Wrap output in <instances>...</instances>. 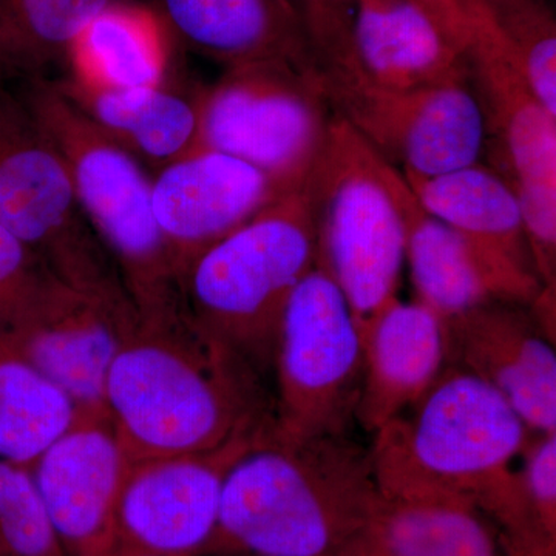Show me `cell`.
<instances>
[{
    "label": "cell",
    "mask_w": 556,
    "mask_h": 556,
    "mask_svg": "<svg viewBox=\"0 0 556 556\" xmlns=\"http://www.w3.org/2000/svg\"><path fill=\"white\" fill-rule=\"evenodd\" d=\"M281 193L255 167L226 153L197 149L152 177V206L164 239L182 269Z\"/></svg>",
    "instance_id": "2e32d148"
},
{
    "label": "cell",
    "mask_w": 556,
    "mask_h": 556,
    "mask_svg": "<svg viewBox=\"0 0 556 556\" xmlns=\"http://www.w3.org/2000/svg\"><path fill=\"white\" fill-rule=\"evenodd\" d=\"M329 556H356L353 554V551H351L350 546L346 548H343L342 552H339V554L329 555Z\"/></svg>",
    "instance_id": "1f68e13d"
},
{
    "label": "cell",
    "mask_w": 556,
    "mask_h": 556,
    "mask_svg": "<svg viewBox=\"0 0 556 556\" xmlns=\"http://www.w3.org/2000/svg\"><path fill=\"white\" fill-rule=\"evenodd\" d=\"M67 164L87 222L108 249L139 317L179 308L178 266L153 214L152 178L53 80L16 87Z\"/></svg>",
    "instance_id": "8992f818"
},
{
    "label": "cell",
    "mask_w": 556,
    "mask_h": 556,
    "mask_svg": "<svg viewBox=\"0 0 556 556\" xmlns=\"http://www.w3.org/2000/svg\"><path fill=\"white\" fill-rule=\"evenodd\" d=\"M292 3H294L295 7L300 5V3L303 2V0H291Z\"/></svg>",
    "instance_id": "836d02e7"
},
{
    "label": "cell",
    "mask_w": 556,
    "mask_h": 556,
    "mask_svg": "<svg viewBox=\"0 0 556 556\" xmlns=\"http://www.w3.org/2000/svg\"><path fill=\"white\" fill-rule=\"evenodd\" d=\"M119 556H166V555H153V554H121Z\"/></svg>",
    "instance_id": "d6a6232c"
},
{
    "label": "cell",
    "mask_w": 556,
    "mask_h": 556,
    "mask_svg": "<svg viewBox=\"0 0 556 556\" xmlns=\"http://www.w3.org/2000/svg\"><path fill=\"white\" fill-rule=\"evenodd\" d=\"M50 274L30 249L0 226V328L9 327Z\"/></svg>",
    "instance_id": "f1b7e54d"
},
{
    "label": "cell",
    "mask_w": 556,
    "mask_h": 556,
    "mask_svg": "<svg viewBox=\"0 0 556 556\" xmlns=\"http://www.w3.org/2000/svg\"><path fill=\"white\" fill-rule=\"evenodd\" d=\"M345 2H351V0H345Z\"/></svg>",
    "instance_id": "e575fe53"
},
{
    "label": "cell",
    "mask_w": 556,
    "mask_h": 556,
    "mask_svg": "<svg viewBox=\"0 0 556 556\" xmlns=\"http://www.w3.org/2000/svg\"><path fill=\"white\" fill-rule=\"evenodd\" d=\"M199 110V149L244 161L281 195L308 181L334 116L313 70L283 61L226 68Z\"/></svg>",
    "instance_id": "9c48e42d"
},
{
    "label": "cell",
    "mask_w": 556,
    "mask_h": 556,
    "mask_svg": "<svg viewBox=\"0 0 556 556\" xmlns=\"http://www.w3.org/2000/svg\"><path fill=\"white\" fill-rule=\"evenodd\" d=\"M500 538L471 504L450 497H380L356 556H501Z\"/></svg>",
    "instance_id": "7402d4cb"
},
{
    "label": "cell",
    "mask_w": 556,
    "mask_h": 556,
    "mask_svg": "<svg viewBox=\"0 0 556 556\" xmlns=\"http://www.w3.org/2000/svg\"><path fill=\"white\" fill-rule=\"evenodd\" d=\"M110 3L0 0V84L22 87L67 73L76 39Z\"/></svg>",
    "instance_id": "cb8c5ba5"
},
{
    "label": "cell",
    "mask_w": 556,
    "mask_h": 556,
    "mask_svg": "<svg viewBox=\"0 0 556 556\" xmlns=\"http://www.w3.org/2000/svg\"><path fill=\"white\" fill-rule=\"evenodd\" d=\"M0 556H65L30 468L2 459Z\"/></svg>",
    "instance_id": "83f0119b"
},
{
    "label": "cell",
    "mask_w": 556,
    "mask_h": 556,
    "mask_svg": "<svg viewBox=\"0 0 556 556\" xmlns=\"http://www.w3.org/2000/svg\"><path fill=\"white\" fill-rule=\"evenodd\" d=\"M351 2L356 14L343 35V56L368 83L407 90L467 75L463 51L415 0Z\"/></svg>",
    "instance_id": "d6986e66"
},
{
    "label": "cell",
    "mask_w": 556,
    "mask_h": 556,
    "mask_svg": "<svg viewBox=\"0 0 556 556\" xmlns=\"http://www.w3.org/2000/svg\"><path fill=\"white\" fill-rule=\"evenodd\" d=\"M468 86L484 123L492 169L514 186L538 263L556 258V115L540 101L484 0H460Z\"/></svg>",
    "instance_id": "30bf717a"
},
{
    "label": "cell",
    "mask_w": 556,
    "mask_h": 556,
    "mask_svg": "<svg viewBox=\"0 0 556 556\" xmlns=\"http://www.w3.org/2000/svg\"><path fill=\"white\" fill-rule=\"evenodd\" d=\"M380 497L369 450L345 434L288 444L270 433L230 468L211 544L255 556L339 554Z\"/></svg>",
    "instance_id": "3957f363"
},
{
    "label": "cell",
    "mask_w": 556,
    "mask_h": 556,
    "mask_svg": "<svg viewBox=\"0 0 556 556\" xmlns=\"http://www.w3.org/2000/svg\"><path fill=\"white\" fill-rule=\"evenodd\" d=\"M529 306L492 302L444 321L447 364L495 388L530 430L556 431V354Z\"/></svg>",
    "instance_id": "9a60e30c"
},
{
    "label": "cell",
    "mask_w": 556,
    "mask_h": 556,
    "mask_svg": "<svg viewBox=\"0 0 556 556\" xmlns=\"http://www.w3.org/2000/svg\"><path fill=\"white\" fill-rule=\"evenodd\" d=\"M127 468L109 415H78L33 464L65 556H119L116 508Z\"/></svg>",
    "instance_id": "5bb4252c"
},
{
    "label": "cell",
    "mask_w": 556,
    "mask_h": 556,
    "mask_svg": "<svg viewBox=\"0 0 556 556\" xmlns=\"http://www.w3.org/2000/svg\"><path fill=\"white\" fill-rule=\"evenodd\" d=\"M138 324L121 308L50 274L0 338L67 394L78 415H109L105 383Z\"/></svg>",
    "instance_id": "4fadbf2b"
},
{
    "label": "cell",
    "mask_w": 556,
    "mask_h": 556,
    "mask_svg": "<svg viewBox=\"0 0 556 556\" xmlns=\"http://www.w3.org/2000/svg\"><path fill=\"white\" fill-rule=\"evenodd\" d=\"M186 49L226 68L283 61L309 67V43L291 0H160Z\"/></svg>",
    "instance_id": "ffe728a7"
},
{
    "label": "cell",
    "mask_w": 556,
    "mask_h": 556,
    "mask_svg": "<svg viewBox=\"0 0 556 556\" xmlns=\"http://www.w3.org/2000/svg\"><path fill=\"white\" fill-rule=\"evenodd\" d=\"M76 417L67 394L0 338V459L30 468Z\"/></svg>",
    "instance_id": "484cf974"
},
{
    "label": "cell",
    "mask_w": 556,
    "mask_h": 556,
    "mask_svg": "<svg viewBox=\"0 0 556 556\" xmlns=\"http://www.w3.org/2000/svg\"><path fill=\"white\" fill-rule=\"evenodd\" d=\"M105 137L153 172L199 149V91L161 84L141 89H110L78 76L53 79Z\"/></svg>",
    "instance_id": "44dd1931"
},
{
    "label": "cell",
    "mask_w": 556,
    "mask_h": 556,
    "mask_svg": "<svg viewBox=\"0 0 556 556\" xmlns=\"http://www.w3.org/2000/svg\"><path fill=\"white\" fill-rule=\"evenodd\" d=\"M527 501L538 525L556 541V434H543L530 447L526 466L519 471Z\"/></svg>",
    "instance_id": "f546056e"
},
{
    "label": "cell",
    "mask_w": 556,
    "mask_h": 556,
    "mask_svg": "<svg viewBox=\"0 0 556 556\" xmlns=\"http://www.w3.org/2000/svg\"><path fill=\"white\" fill-rule=\"evenodd\" d=\"M166 49L156 14L112 2L76 39L67 73L110 89L161 86L166 84Z\"/></svg>",
    "instance_id": "d4e9b609"
},
{
    "label": "cell",
    "mask_w": 556,
    "mask_h": 556,
    "mask_svg": "<svg viewBox=\"0 0 556 556\" xmlns=\"http://www.w3.org/2000/svg\"><path fill=\"white\" fill-rule=\"evenodd\" d=\"M404 177L428 214L536 273L517 192L500 172L479 161L431 177Z\"/></svg>",
    "instance_id": "603a6c76"
},
{
    "label": "cell",
    "mask_w": 556,
    "mask_h": 556,
    "mask_svg": "<svg viewBox=\"0 0 556 556\" xmlns=\"http://www.w3.org/2000/svg\"><path fill=\"white\" fill-rule=\"evenodd\" d=\"M428 16L447 36L457 50L463 51L467 42V14L460 0H415Z\"/></svg>",
    "instance_id": "4dcf8cb0"
},
{
    "label": "cell",
    "mask_w": 556,
    "mask_h": 556,
    "mask_svg": "<svg viewBox=\"0 0 556 556\" xmlns=\"http://www.w3.org/2000/svg\"><path fill=\"white\" fill-rule=\"evenodd\" d=\"M416 300L442 320L492 302L530 306L543 291L535 270L468 239L407 201V252Z\"/></svg>",
    "instance_id": "e0dca14e"
},
{
    "label": "cell",
    "mask_w": 556,
    "mask_h": 556,
    "mask_svg": "<svg viewBox=\"0 0 556 556\" xmlns=\"http://www.w3.org/2000/svg\"><path fill=\"white\" fill-rule=\"evenodd\" d=\"M0 226L68 287L135 308L80 207L67 164L16 87L0 84Z\"/></svg>",
    "instance_id": "52a82bcc"
},
{
    "label": "cell",
    "mask_w": 556,
    "mask_h": 556,
    "mask_svg": "<svg viewBox=\"0 0 556 556\" xmlns=\"http://www.w3.org/2000/svg\"><path fill=\"white\" fill-rule=\"evenodd\" d=\"M540 101L556 115V22L544 0H484Z\"/></svg>",
    "instance_id": "4316f807"
},
{
    "label": "cell",
    "mask_w": 556,
    "mask_h": 556,
    "mask_svg": "<svg viewBox=\"0 0 556 556\" xmlns=\"http://www.w3.org/2000/svg\"><path fill=\"white\" fill-rule=\"evenodd\" d=\"M311 64L332 112L404 174L431 177L479 163L485 131L467 75L417 89L378 87L342 51V28L314 33Z\"/></svg>",
    "instance_id": "ba28073f"
},
{
    "label": "cell",
    "mask_w": 556,
    "mask_h": 556,
    "mask_svg": "<svg viewBox=\"0 0 556 556\" xmlns=\"http://www.w3.org/2000/svg\"><path fill=\"white\" fill-rule=\"evenodd\" d=\"M241 362L178 309L139 317L105 383L129 464L208 452L257 426Z\"/></svg>",
    "instance_id": "7a4b0ae2"
},
{
    "label": "cell",
    "mask_w": 556,
    "mask_h": 556,
    "mask_svg": "<svg viewBox=\"0 0 556 556\" xmlns=\"http://www.w3.org/2000/svg\"><path fill=\"white\" fill-rule=\"evenodd\" d=\"M364 380L356 419L371 433L412 408L447 364L444 321L422 303L396 298L362 329Z\"/></svg>",
    "instance_id": "ac0fdd59"
},
{
    "label": "cell",
    "mask_w": 556,
    "mask_h": 556,
    "mask_svg": "<svg viewBox=\"0 0 556 556\" xmlns=\"http://www.w3.org/2000/svg\"><path fill=\"white\" fill-rule=\"evenodd\" d=\"M280 442L345 434L364 380V343L343 292L316 266L292 292L278 331Z\"/></svg>",
    "instance_id": "8fae6325"
},
{
    "label": "cell",
    "mask_w": 556,
    "mask_h": 556,
    "mask_svg": "<svg viewBox=\"0 0 556 556\" xmlns=\"http://www.w3.org/2000/svg\"><path fill=\"white\" fill-rule=\"evenodd\" d=\"M302 190L316 233L317 266L343 292L362 332L397 298L412 188L401 169L334 113Z\"/></svg>",
    "instance_id": "5b68a950"
},
{
    "label": "cell",
    "mask_w": 556,
    "mask_h": 556,
    "mask_svg": "<svg viewBox=\"0 0 556 556\" xmlns=\"http://www.w3.org/2000/svg\"><path fill=\"white\" fill-rule=\"evenodd\" d=\"M525 420L495 388L448 365L412 407L375 433L369 448L380 495L450 497L477 507L508 556H555L538 525L515 457Z\"/></svg>",
    "instance_id": "6da1fadb"
},
{
    "label": "cell",
    "mask_w": 556,
    "mask_h": 556,
    "mask_svg": "<svg viewBox=\"0 0 556 556\" xmlns=\"http://www.w3.org/2000/svg\"><path fill=\"white\" fill-rule=\"evenodd\" d=\"M270 433L257 424L208 452L129 464L116 508L119 555L193 556L208 546L230 468Z\"/></svg>",
    "instance_id": "7c38bea8"
},
{
    "label": "cell",
    "mask_w": 556,
    "mask_h": 556,
    "mask_svg": "<svg viewBox=\"0 0 556 556\" xmlns=\"http://www.w3.org/2000/svg\"><path fill=\"white\" fill-rule=\"evenodd\" d=\"M317 266V241L303 190L263 208L182 269L186 317L241 362L276 357L281 316L292 292Z\"/></svg>",
    "instance_id": "277c9868"
}]
</instances>
